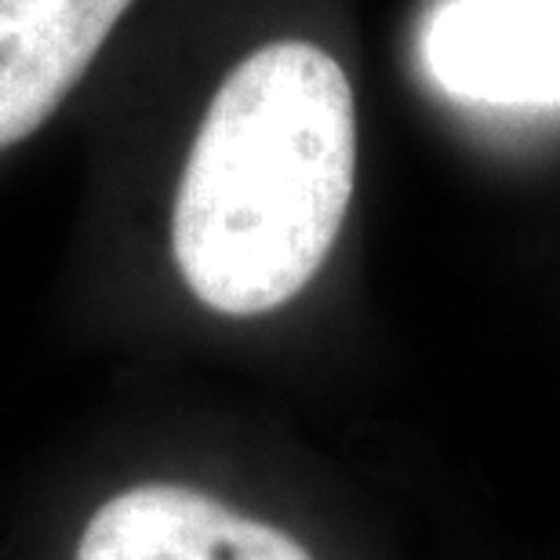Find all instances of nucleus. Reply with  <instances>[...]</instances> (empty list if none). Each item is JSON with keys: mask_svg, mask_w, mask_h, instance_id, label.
I'll use <instances>...</instances> for the list:
<instances>
[{"mask_svg": "<svg viewBox=\"0 0 560 560\" xmlns=\"http://www.w3.org/2000/svg\"><path fill=\"white\" fill-rule=\"evenodd\" d=\"M425 62L458 98L560 106V0H452L430 22Z\"/></svg>", "mask_w": 560, "mask_h": 560, "instance_id": "nucleus-2", "label": "nucleus"}, {"mask_svg": "<svg viewBox=\"0 0 560 560\" xmlns=\"http://www.w3.org/2000/svg\"><path fill=\"white\" fill-rule=\"evenodd\" d=\"M128 8L131 0H0V150L62 106Z\"/></svg>", "mask_w": 560, "mask_h": 560, "instance_id": "nucleus-4", "label": "nucleus"}, {"mask_svg": "<svg viewBox=\"0 0 560 560\" xmlns=\"http://www.w3.org/2000/svg\"><path fill=\"white\" fill-rule=\"evenodd\" d=\"M357 109L342 66L310 40L252 51L211 98L175 194L186 288L226 317L295 299L353 197Z\"/></svg>", "mask_w": 560, "mask_h": 560, "instance_id": "nucleus-1", "label": "nucleus"}, {"mask_svg": "<svg viewBox=\"0 0 560 560\" xmlns=\"http://www.w3.org/2000/svg\"><path fill=\"white\" fill-rule=\"evenodd\" d=\"M77 560H313L291 535L183 485H139L98 506Z\"/></svg>", "mask_w": 560, "mask_h": 560, "instance_id": "nucleus-3", "label": "nucleus"}]
</instances>
